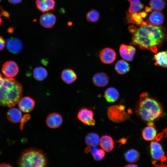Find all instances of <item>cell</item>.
Here are the masks:
<instances>
[{
    "mask_svg": "<svg viewBox=\"0 0 167 167\" xmlns=\"http://www.w3.org/2000/svg\"><path fill=\"white\" fill-rule=\"evenodd\" d=\"M5 45V41L4 38L0 36V51L2 50L4 48Z\"/></svg>",
    "mask_w": 167,
    "mask_h": 167,
    "instance_id": "836d02e7",
    "label": "cell"
},
{
    "mask_svg": "<svg viewBox=\"0 0 167 167\" xmlns=\"http://www.w3.org/2000/svg\"><path fill=\"white\" fill-rule=\"evenodd\" d=\"M153 59L156 66L167 68V50L156 53L154 55Z\"/></svg>",
    "mask_w": 167,
    "mask_h": 167,
    "instance_id": "7402d4cb",
    "label": "cell"
},
{
    "mask_svg": "<svg viewBox=\"0 0 167 167\" xmlns=\"http://www.w3.org/2000/svg\"><path fill=\"white\" fill-rule=\"evenodd\" d=\"M63 118L61 115L56 113H52L47 117L46 122L47 126L52 129L59 127L62 124Z\"/></svg>",
    "mask_w": 167,
    "mask_h": 167,
    "instance_id": "4fadbf2b",
    "label": "cell"
},
{
    "mask_svg": "<svg viewBox=\"0 0 167 167\" xmlns=\"http://www.w3.org/2000/svg\"><path fill=\"white\" fill-rule=\"evenodd\" d=\"M18 164L23 167H45L47 165V159L46 155L41 150L30 148L22 152Z\"/></svg>",
    "mask_w": 167,
    "mask_h": 167,
    "instance_id": "277c9868",
    "label": "cell"
},
{
    "mask_svg": "<svg viewBox=\"0 0 167 167\" xmlns=\"http://www.w3.org/2000/svg\"><path fill=\"white\" fill-rule=\"evenodd\" d=\"M33 74L34 78L39 81L44 80L48 75L47 70L42 66H38L35 68L33 70Z\"/></svg>",
    "mask_w": 167,
    "mask_h": 167,
    "instance_id": "4316f807",
    "label": "cell"
},
{
    "mask_svg": "<svg viewBox=\"0 0 167 167\" xmlns=\"http://www.w3.org/2000/svg\"><path fill=\"white\" fill-rule=\"evenodd\" d=\"M99 12L93 9L90 10L86 15L87 19L90 22H96L99 20Z\"/></svg>",
    "mask_w": 167,
    "mask_h": 167,
    "instance_id": "1f68e13d",
    "label": "cell"
},
{
    "mask_svg": "<svg viewBox=\"0 0 167 167\" xmlns=\"http://www.w3.org/2000/svg\"><path fill=\"white\" fill-rule=\"evenodd\" d=\"M8 1L10 3L15 5L20 3L22 0H8Z\"/></svg>",
    "mask_w": 167,
    "mask_h": 167,
    "instance_id": "e575fe53",
    "label": "cell"
},
{
    "mask_svg": "<svg viewBox=\"0 0 167 167\" xmlns=\"http://www.w3.org/2000/svg\"><path fill=\"white\" fill-rule=\"evenodd\" d=\"M166 4L163 0H150L149 2L151 9L158 11H162L165 7Z\"/></svg>",
    "mask_w": 167,
    "mask_h": 167,
    "instance_id": "4dcf8cb0",
    "label": "cell"
},
{
    "mask_svg": "<svg viewBox=\"0 0 167 167\" xmlns=\"http://www.w3.org/2000/svg\"><path fill=\"white\" fill-rule=\"evenodd\" d=\"M61 78L64 83L67 84H70L76 80L77 76L73 70L67 68L64 69L62 71Z\"/></svg>",
    "mask_w": 167,
    "mask_h": 167,
    "instance_id": "44dd1931",
    "label": "cell"
},
{
    "mask_svg": "<svg viewBox=\"0 0 167 167\" xmlns=\"http://www.w3.org/2000/svg\"><path fill=\"white\" fill-rule=\"evenodd\" d=\"M125 106L123 105H117L109 107L107 114L109 119L115 122H121L130 118L131 110L125 109Z\"/></svg>",
    "mask_w": 167,
    "mask_h": 167,
    "instance_id": "8992f818",
    "label": "cell"
},
{
    "mask_svg": "<svg viewBox=\"0 0 167 167\" xmlns=\"http://www.w3.org/2000/svg\"><path fill=\"white\" fill-rule=\"evenodd\" d=\"M0 17L1 16H0V26L1 25L2 23L3 22V21Z\"/></svg>",
    "mask_w": 167,
    "mask_h": 167,
    "instance_id": "60d3db41",
    "label": "cell"
},
{
    "mask_svg": "<svg viewBox=\"0 0 167 167\" xmlns=\"http://www.w3.org/2000/svg\"><path fill=\"white\" fill-rule=\"evenodd\" d=\"M35 106L34 100L28 96L21 98L18 102L20 110L23 112L28 113L32 111Z\"/></svg>",
    "mask_w": 167,
    "mask_h": 167,
    "instance_id": "7c38bea8",
    "label": "cell"
},
{
    "mask_svg": "<svg viewBox=\"0 0 167 167\" xmlns=\"http://www.w3.org/2000/svg\"><path fill=\"white\" fill-rule=\"evenodd\" d=\"M161 134L162 137L164 136L167 138V127Z\"/></svg>",
    "mask_w": 167,
    "mask_h": 167,
    "instance_id": "d590c367",
    "label": "cell"
},
{
    "mask_svg": "<svg viewBox=\"0 0 167 167\" xmlns=\"http://www.w3.org/2000/svg\"><path fill=\"white\" fill-rule=\"evenodd\" d=\"M129 30L131 33H133L136 30V28L134 26H131L129 27Z\"/></svg>",
    "mask_w": 167,
    "mask_h": 167,
    "instance_id": "8d00e7d4",
    "label": "cell"
},
{
    "mask_svg": "<svg viewBox=\"0 0 167 167\" xmlns=\"http://www.w3.org/2000/svg\"><path fill=\"white\" fill-rule=\"evenodd\" d=\"M124 157L127 162L133 163L139 160L140 154L136 150L131 149L126 152L124 154Z\"/></svg>",
    "mask_w": 167,
    "mask_h": 167,
    "instance_id": "83f0119b",
    "label": "cell"
},
{
    "mask_svg": "<svg viewBox=\"0 0 167 167\" xmlns=\"http://www.w3.org/2000/svg\"><path fill=\"white\" fill-rule=\"evenodd\" d=\"M119 93L114 88L110 87L107 88L105 91L104 96L108 102H113L117 101L119 97Z\"/></svg>",
    "mask_w": 167,
    "mask_h": 167,
    "instance_id": "cb8c5ba5",
    "label": "cell"
},
{
    "mask_svg": "<svg viewBox=\"0 0 167 167\" xmlns=\"http://www.w3.org/2000/svg\"><path fill=\"white\" fill-rule=\"evenodd\" d=\"M119 51L121 56L124 60L130 62L133 59L136 49L133 46L122 44L120 47Z\"/></svg>",
    "mask_w": 167,
    "mask_h": 167,
    "instance_id": "30bf717a",
    "label": "cell"
},
{
    "mask_svg": "<svg viewBox=\"0 0 167 167\" xmlns=\"http://www.w3.org/2000/svg\"><path fill=\"white\" fill-rule=\"evenodd\" d=\"M147 15V12L145 11L139 13L127 14V19L129 23L140 25L143 21V19L146 18Z\"/></svg>",
    "mask_w": 167,
    "mask_h": 167,
    "instance_id": "e0dca14e",
    "label": "cell"
},
{
    "mask_svg": "<svg viewBox=\"0 0 167 167\" xmlns=\"http://www.w3.org/2000/svg\"><path fill=\"white\" fill-rule=\"evenodd\" d=\"M138 165L134 164H130L126 165L125 167H138Z\"/></svg>",
    "mask_w": 167,
    "mask_h": 167,
    "instance_id": "ab89813d",
    "label": "cell"
},
{
    "mask_svg": "<svg viewBox=\"0 0 167 167\" xmlns=\"http://www.w3.org/2000/svg\"><path fill=\"white\" fill-rule=\"evenodd\" d=\"M77 117L79 121L85 124L93 126L95 124L93 112L87 108H83L80 109Z\"/></svg>",
    "mask_w": 167,
    "mask_h": 167,
    "instance_id": "52a82bcc",
    "label": "cell"
},
{
    "mask_svg": "<svg viewBox=\"0 0 167 167\" xmlns=\"http://www.w3.org/2000/svg\"><path fill=\"white\" fill-rule=\"evenodd\" d=\"M36 5L40 11L45 13L54 9L55 2L54 0H36Z\"/></svg>",
    "mask_w": 167,
    "mask_h": 167,
    "instance_id": "2e32d148",
    "label": "cell"
},
{
    "mask_svg": "<svg viewBox=\"0 0 167 167\" xmlns=\"http://www.w3.org/2000/svg\"><path fill=\"white\" fill-rule=\"evenodd\" d=\"M116 72L119 74L123 75L127 73L130 70L129 64L125 60H120L117 62L115 66Z\"/></svg>",
    "mask_w": 167,
    "mask_h": 167,
    "instance_id": "484cf974",
    "label": "cell"
},
{
    "mask_svg": "<svg viewBox=\"0 0 167 167\" xmlns=\"http://www.w3.org/2000/svg\"><path fill=\"white\" fill-rule=\"evenodd\" d=\"M2 72L6 77L12 78L15 76L19 72V67L17 63L12 61L6 62L2 66Z\"/></svg>",
    "mask_w": 167,
    "mask_h": 167,
    "instance_id": "ba28073f",
    "label": "cell"
},
{
    "mask_svg": "<svg viewBox=\"0 0 167 167\" xmlns=\"http://www.w3.org/2000/svg\"><path fill=\"white\" fill-rule=\"evenodd\" d=\"M5 43L7 49L12 53H19L23 49L22 42L20 40L17 38L12 37L8 39Z\"/></svg>",
    "mask_w": 167,
    "mask_h": 167,
    "instance_id": "9c48e42d",
    "label": "cell"
},
{
    "mask_svg": "<svg viewBox=\"0 0 167 167\" xmlns=\"http://www.w3.org/2000/svg\"><path fill=\"white\" fill-rule=\"evenodd\" d=\"M1 1V0H0V1Z\"/></svg>",
    "mask_w": 167,
    "mask_h": 167,
    "instance_id": "7bdbcfd3",
    "label": "cell"
},
{
    "mask_svg": "<svg viewBox=\"0 0 167 167\" xmlns=\"http://www.w3.org/2000/svg\"><path fill=\"white\" fill-rule=\"evenodd\" d=\"M91 148L90 152L92 155L94 159L96 161H100L104 158L105 152L103 149H98L96 147Z\"/></svg>",
    "mask_w": 167,
    "mask_h": 167,
    "instance_id": "f546056e",
    "label": "cell"
},
{
    "mask_svg": "<svg viewBox=\"0 0 167 167\" xmlns=\"http://www.w3.org/2000/svg\"><path fill=\"white\" fill-rule=\"evenodd\" d=\"M56 20V17L54 14L51 13L45 12L40 17L39 21L40 24L43 27L49 28L54 25Z\"/></svg>",
    "mask_w": 167,
    "mask_h": 167,
    "instance_id": "5bb4252c",
    "label": "cell"
},
{
    "mask_svg": "<svg viewBox=\"0 0 167 167\" xmlns=\"http://www.w3.org/2000/svg\"><path fill=\"white\" fill-rule=\"evenodd\" d=\"M21 84L12 78H4L0 88V105L12 107L18 103L23 93Z\"/></svg>",
    "mask_w": 167,
    "mask_h": 167,
    "instance_id": "3957f363",
    "label": "cell"
},
{
    "mask_svg": "<svg viewBox=\"0 0 167 167\" xmlns=\"http://www.w3.org/2000/svg\"><path fill=\"white\" fill-rule=\"evenodd\" d=\"M22 117V114L20 110L16 108H11L7 113V119L12 123L19 122L21 120Z\"/></svg>",
    "mask_w": 167,
    "mask_h": 167,
    "instance_id": "603a6c76",
    "label": "cell"
},
{
    "mask_svg": "<svg viewBox=\"0 0 167 167\" xmlns=\"http://www.w3.org/2000/svg\"><path fill=\"white\" fill-rule=\"evenodd\" d=\"M102 149L107 152L111 151L114 148V142L110 136L104 135L100 139L99 143Z\"/></svg>",
    "mask_w": 167,
    "mask_h": 167,
    "instance_id": "ffe728a7",
    "label": "cell"
},
{
    "mask_svg": "<svg viewBox=\"0 0 167 167\" xmlns=\"http://www.w3.org/2000/svg\"></svg>",
    "mask_w": 167,
    "mask_h": 167,
    "instance_id": "b9f144b4",
    "label": "cell"
},
{
    "mask_svg": "<svg viewBox=\"0 0 167 167\" xmlns=\"http://www.w3.org/2000/svg\"><path fill=\"white\" fill-rule=\"evenodd\" d=\"M148 122V126L145 127L142 131V135L146 140H154L157 135L156 130L153 122Z\"/></svg>",
    "mask_w": 167,
    "mask_h": 167,
    "instance_id": "9a60e30c",
    "label": "cell"
},
{
    "mask_svg": "<svg viewBox=\"0 0 167 167\" xmlns=\"http://www.w3.org/2000/svg\"><path fill=\"white\" fill-rule=\"evenodd\" d=\"M109 78L105 73L101 72L95 74L92 77V82L96 86L101 87L106 85L109 81Z\"/></svg>",
    "mask_w": 167,
    "mask_h": 167,
    "instance_id": "ac0fdd59",
    "label": "cell"
},
{
    "mask_svg": "<svg viewBox=\"0 0 167 167\" xmlns=\"http://www.w3.org/2000/svg\"><path fill=\"white\" fill-rule=\"evenodd\" d=\"M11 166L10 164L8 163H2L0 164V167H11Z\"/></svg>",
    "mask_w": 167,
    "mask_h": 167,
    "instance_id": "74e56055",
    "label": "cell"
},
{
    "mask_svg": "<svg viewBox=\"0 0 167 167\" xmlns=\"http://www.w3.org/2000/svg\"><path fill=\"white\" fill-rule=\"evenodd\" d=\"M86 145L89 147H96L100 143V139L98 134L91 132L88 133L85 139Z\"/></svg>",
    "mask_w": 167,
    "mask_h": 167,
    "instance_id": "d4e9b609",
    "label": "cell"
},
{
    "mask_svg": "<svg viewBox=\"0 0 167 167\" xmlns=\"http://www.w3.org/2000/svg\"><path fill=\"white\" fill-rule=\"evenodd\" d=\"M4 79V78L3 77V76L0 73V88L3 82Z\"/></svg>",
    "mask_w": 167,
    "mask_h": 167,
    "instance_id": "f35d334b",
    "label": "cell"
},
{
    "mask_svg": "<svg viewBox=\"0 0 167 167\" xmlns=\"http://www.w3.org/2000/svg\"><path fill=\"white\" fill-rule=\"evenodd\" d=\"M130 3L128 9V12L130 13L138 12L144 7V5L139 0H127Z\"/></svg>",
    "mask_w": 167,
    "mask_h": 167,
    "instance_id": "f1b7e54d",
    "label": "cell"
},
{
    "mask_svg": "<svg viewBox=\"0 0 167 167\" xmlns=\"http://www.w3.org/2000/svg\"><path fill=\"white\" fill-rule=\"evenodd\" d=\"M158 141L154 140L151 143L150 150L152 163L156 167L167 166L165 164L167 162V158L161 144Z\"/></svg>",
    "mask_w": 167,
    "mask_h": 167,
    "instance_id": "5b68a950",
    "label": "cell"
},
{
    "mask_svg": "<svg viewBox=\"0 0 167 167\" xmlns=\"http://www.w3.org/2000/svg\"><path fill=\"white\" fill-rule=\"evenodd\" d=\"M136 111L142 119L148 122H152L161 117L163 112L160 103L150 96L146 92H143L140 95Z\"/></svg>",
    "mask_w": 167,
    "mask_h": 167,
    "instance_id": "7a4b0ae2",
    "label": "cell"
},
{
    "mask_svg": "<svg viewBox=\"0 0 167 167\" xmlns=\"http://www.w3.org/2000/svg\"><path fill=\"white\" fill-rule=\"evenodd\" d=\"M0 16H3L9 18V15L6 11H5L0 5Z\"/></svg>",
    "mask_w": 167,
    "mask_h": 167,
    "instance_id": "d6a6232c",
    "label": "cell"
},
{
    "mask_svg": "<svg viewBox=\"0 0 167 167\" xmlns=\"http://www.w3.org/2000/svg\"><path fill=\"white\" fill-rule=\"evenodd\" d=\"M116 54L115 51L109 48L103 49L100 52V58L104 63L109 64L112 63L115 60Z\"/></svg>",
    "mask_w": 167,
    "mask_h": 167,
    "instance_id": "8fae6325",
    "label": "cell"
},
{
    "mask_svg": "<svg viewBox=\"0 0 167 167\" xmlns=\"http://www.w3.org/2000/svg\"><path fill=\"white\" fill-rule=\"evenodd\" d=\"M164 19L163 14L159 11H156L151 13L148 19L146 22L154 25L160 26L163 23Z\"/></svg>",
    "mask_w": 167,
    "mask_h": 167,
    "instance_id": "d6986e66",
    "label": "cell"
},
{
    "mask_svg": "<svg viewBox=\"0 0 167 167\" xmlns=\"http://www.w3.org/2000/svg\"><path fill=\"white\" fill-rule=\"evenodd\" d=\"M133 33L131 44L139 48L156 53L164 42L167 41V30L165 27L156 26L143 21Z\"/></svg>",
    "mask_w": 167,
    "mask_h": 167,
    "instance_id": "6da1fadb",
    "label": "cell"
}]
</instances>
